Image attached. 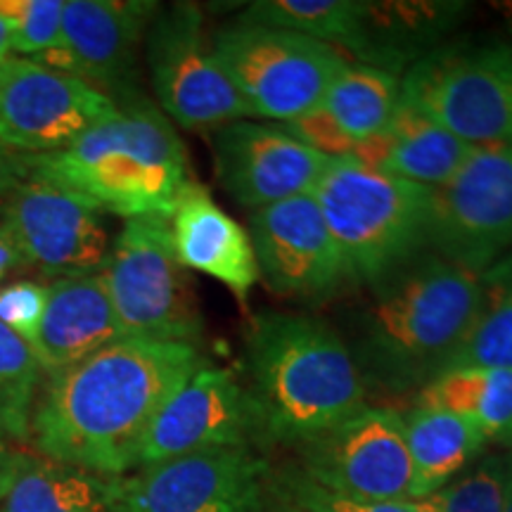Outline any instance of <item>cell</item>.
Here are the masks:
<instances>
[{
	"mask_svg": "<svg viewBox=\"0 0 512 512\" xmlns=\"http://www.w3.org/2000/svg\"><path fill=\"white\" fill-rule=\"evenodd\" d=\"M204 361L190 344L121 337L43 375L29 446L55 463L124 477L138 467L152 420Z\"/></svg>",
	"mask_w": 512,
	"mask_h": 512,
	"instance_id": "6da1fadb",
	"label": "cell"
},
{
	"mask_svg": "<svg viewBox=\"0 0 512 512\" xmlns=\"http://www.w3.org/2000/svg\"><path fill=\"white\" fill-rule=\"evenodd\" d=\"M347 347L368 389L420 392L444 373L484 299V273L465 271L430 249L368 285Z\"/></svg>",
	"mask_w": 512,
	"mask_h": 512,
	"instance_id": "7a4b0ae2",
	"label": "cell"
},
{
	"mask_svg": "<svg viewBox=\"0 0 512 512\" xmlns=\"http://www.w3.org/2000/svg\"><path fill=\"white\" fill-rule=\"evenodd\" d=\"M240 373L259 444L297 448L368 406L366 377L344 337L309 313L252 316Z\"/></svg>",
	"mask_w": 512,
	"mask_h": 512,
	"instance_id": "3957f363",
	"label": "cell"
},
{
	"mask_svg": "<svg viewBox=\"0 0 512 512\" xmlns=\"http://www.w3.org/2000/svg\"><path fill=\"white\" fill-rule=\"evenodd\" d=\"M27 174L74 192L102 214L171 219L188 174V152L174 124L147 95L119 105L64 150L17 155Z\"/></svg>",
	"mask_w": 512,
	"mask_h": 512,
	"instance_id": "277c9868",
	"label": "cell"
},
{
	"mask_svg": "<svg viewBox=\"0 0 512 512\" xmlns=\"http://www.w3.org/2000/svg\"><path fill=\"white\" fill-rule=\"evenodd\" d=\"M432 188L332 157L313 190L347 280L373 285L427 249Z\"/></svg>",
	"mask_w": 512,
	"mask_h": 512,
	"instance_id": "5b68a950",
	"label": "cell"
},
{
	"mask_svg": "<svg viewBox=\"0 0 512 512\" xmlns=\"http://www.w3.org/2000/svg\"><path fill=\"white\" fill-rule=\"evenodd\" d=\"M100 273L121 337L200 349L204 318L188 268L176 256L169 219H128Z\"/></svg>",
	"mask_w": 512,
	"mask_h": 512,
	"instance_id": "8992f818",
	"label": "cell"
},
{
	"mask_svg": "<svg viewBox=\"0 0 512 512\" xmlns=\"http://www.w3.org/2000/svg\"><path fill=\"white\" fill-rule=\"evenodd\" d=\"M209 41L252 119L287 124L316 110L347 64L328 43L240 17L216 29Z\"/></svg>",
	"mask_w": 512,
	"mask_h": 512,
	"instance_id": "52a82bcc",
	"label": "cell"
},
{
	"mask_svg": "<svg viewBox=\"0 0 512 512\" xmlns=\"http://www.w3.org/2000/svg\"><path fill=\"white\" fill-rule=\"evenodd\" d=\"M401 102L475 147L512 145V46H439L401 76Z\"/></svg>",
	"mask_w": 512,
	"mask_h": 512,
	"instance_id": "ba28073f",
	"label": "cell"
},
{
	"mask_svg": "<svg viewBox=\"0 0 512 512\" xmlns=\"http://www.w3.org/2000/svg\"><path fill=\"white\" fill-rule=\"evenodd\" d=\"M427 249L465 271L486 273L512 249V145L475 147L432 190Z\"/></svg>",
	"mask_w": 512,
	"mask_h": 512,
	"instance_id": "9c48e42d",
	"label": "cell"
},
{
	"mask_svg": "<svg viewBox=\"0 0 512 512\" xmlns=\"http://www.w3.org/2000/svg\"><path fill=\"white\" fill-rule=\"evenodd\" d=\"M145 62L159 110L188 131L247 119L245 102L216 60L195 3L159 8L145 36Z\"/></svg>",
	"mask_w": 512,
	"mask_h": 512,
	"instance_id": "30bf717a",
	"label": "cell"
},
{
	"mask_svg": "<svg viewBox=\"0 0 512 512\" xmlns=\"http://www.w3.org/2000/svg\"><path fill=\"white\" fill-rule=\"evenodd\" d=\"M0 230L24 268L53 280L100 273L112 247L102 211L22 166L0 200Z\"/></svg>",
	"mask_w": 512,
	"mask_h": 512,
	"instance_id": "8fae6325",
	"label": "cell"
},
{
	"mask_svg": "<svg viewBox=\"0 0 512 512\" xmlns=\"http://www.w3.org/2000/svg\"><path fill=\"white\" fill-rule=\"evenodd\" d=\"M114 512H266L268 463L252 446L209 448L112 479Z\"/></svg>",
	"mask_w": 512,
	"mask_h": 512,
	"instance_id": "7c38bea8",
	"label": "cell"
},
{
	"mask_svg": "<svg viewBox=\"0 0 512 512\" xmlns=\"http://www.w3.org/2000/svg\"><path fill=\"white\" fill-rule=\"evenodd\" d=\"M299 475L332 494L363 501H413V465L403 415L363 406L332 430L297 446Z\"/></svg>",
	"mask_w": 512,
	"mask_h": 512,
	"instance_id": "4fadbf2b",
	"label": "cell"
},
{
	"mask_svg": "<svg viewBox=\"0 0 512 512\" xmlns=\"http://www.w3.org/2000/svg\"><path fill=\"white\" fill-rule=\"evenodd\" d=\"M119 107L79 76L27 57L0 62V150L50 155L117 114Z\"/></svg>",
	"mask_w": 512,
	"mask_h": 512,
	"instance_id": "5bb4252c",
	"label": "cell"
},
{
	"mask_svg": "<svg viewBox=\"0 0 512 512\" xmlns=\"http://www.w3.org/2000/svg\"><path fill=\"white\" fill-rule=\"evenodd\" d=\"M162 5L155 0H67L60 48L43 67L79 76L114 105L140 95L138 55Z\"/></svg>",
	"mask_w": 512,
	"mask_h": 512,
	"instance_id": "9a60e30c",
	"label": "cell"
},
{
	"mask_svg": "<svg viewBox=\"0 0 512 512\" xmlns=\"http://www.w3.org/2000/svg\"><path fill=\"white\" fill-rule=\"evenodd\" d=\"M256 444L259 430L240 373L207 358L152 420L140 446L138 467L209 448Z\"/></svg>",
	"mask_w": 512,
	"mask_h": 512,
	"instance_id": "2e32d148",
	"label": "cell"
},
{
	"mask_svg": "<svg viewBox=\"0 0 512 512\" xmlns=\"http://www.w3.org/2000/svg\"><path fill=\"white\" fill-rule=\"evenodd\" d=\"M216 181L249 211L313 195L332 157L320 155L280 124L230 121L211 138Z\"/></svg>",
	"mask_w": 512,
	"mask_h": 512,
	"instance_id": "e0dca14e",
	"label": "cell"
},
{
	"mask_svg": "<svg viewBox=\"0 0 512 512\" xmlns=\"http://www.w3.org/2000/svg\"><path fill=\"white\" fill-rule=\"evenodd\" d=\"M259 275L283 297L320 299L347 283L342 256L313 195L249 211Z\"/></svg>",
	"mask_w": 512,
	"mask_h": 512,
	"instance_id": "ac0fdd59",
	"label": "cell"
},
{
	"mask_svg": "<svg viewBox=\"0 0 512 512\" xmlns=\"http://www.w3.org/2000/svg\"><path fill=\"white\" fill-rule=\"evenodd\" d=\"M169 223L178 261L190 271L219 280L247 306L249 292L261 278L247 230L192 178L178 195Z\"/></svg>",
	"mask_w": 512,
	"mask_h": 512,
	"instance_id": "d6986e66",
	"label": "cell"
},
{
	"mask_svg": "<svg viewBox=\"0 0 512 512\" xmlns=\"http://www.w3.org/2000/svg\"><path fill=\"white\" fill-rule=\"evenodd\" d=\"M117 339L121 330L102 273L50 280L46 311L31 347L43 375L74 366Z\"/></svg>",
	"mask_w": 512,
	"mask_h": 512,
	"instance_id": "ffe728a7",
	"label": "cell"
},
{
	"mask_svg": "<svg viewBox=\"0 0 512 512\" xmlns=\"http://www.w3.org/2000/svg\"><path fill=\"white\" fill-rule=\"evenodd\" d=\"M467 15L458 0H363L358 38L349 55L356 62L399 76L432 50Z\"/></svg>",
	"mask_w": 512,
	"mask_h": 512,
	"instance_id": "44dd1931",
	"label": "cell"
},
{
	"mask_svg": "<svg viewBox=\"0 0 512 512\" xmlns=\"http://www.w3.org/2000/svg\"><path fill=\"white\" fill-rule=\"evenodd\" d=\"M475 145L465 143L415 107L399 102L389 124L373 138L361 140L351 157L425 188H441L472 155Z\"/></svg>",
	"mask_w": 512,
	"mask_h": 512,
	"instance_id": "7402d4cb",
	"label": "cell"
},
{
	"mask_svg": "<svg viewBox=\"0 0 512 512\" xmlns=\"http://www.w3.org/2000/svg\"><path fill=\"white\" fill-rule=\"evenodd\" d=\"M403 427L413 465V501L444 489L489 444L477 425L441 408L413 406V411L403 415Z\"/></svg>",
	"mask_w": 512,
	"mask_h": 512,
	"instance_id": "603a6c76",
	"label": "cell"
},
{
	"mask_svg": "<svg viewBox=\"0 0 512 512\" xmlns=\"http://www.w3.org/2000/svg\"><path fill=\"white\" fill-rule=\"evenodd\" d=\"M112 479L22 451L0 512H114Z\"/></svg>",
	"mask_w": 512,
	"mask_h": 512,
	"instance_id": "cb8c5ba5",
	"label": "cell"
},
{
	"mask_svg": "<svg viewBox=\"0 0 512 512\" xmlns=\"http://www.w3.org/2000/svg\"><path fill=\"white\" fill-rule=\"evenodd\" d=\"M415 406L470 420L489 441L512 444V370L463 368L441 373L415 394Z\"/></svg>",
	"mask_w": 512,
	"mask_h": 512,
	"instance_id": "d4e9b609",
	"label": "cell"
},
{
	"mask_svg": "<svg viewBox=\"0 0 512 512\" xmlns=\"http://www.w3.org/2000/svg\"><path fill=\"white\" fill-rule=\"evenodd\" d=\"M399 102V76L370 67V64L347 60L320 107L358 145L389 124Z\"/></svg>",
	"mask_w": 512,
	"mask_h": 512,
	"instance_id": "484cf974",
	"label": "cell"
},
{
	"mask_svg": "<svg viewBox=\"0 0 512 512\" xmlns=\"http://www.w3.org/2000/svg\"><path fill=\"white\" fill-rule=\"evenodd\" d=\"M463 368L512 370V259L484 273V299L444 373ZM439 377V375H437Z\"/></svg>",
	"mask_w": 512,
	"mask_h": 512,
	"instance_id": "4316f807",
	"label": "cell"
},
{
	"mask_svg": "<svg viewBox=\"0 0 512 512\" xmlns=\"http://www.w3.org/2000/svg\"><path fill=\"white\" fill-rule=\"evenodd\" d=\"M363 0H256L240 19L264 27L297 31L351 53L361 29Z\"/></svg>",
	"mask_w": 512,
	"mask_h": 512,
	"instance_id": "83f0119b",
	"label": "cell"
},
{
	"mask_svg": "<svg viewBox=\"0 0 512 512\" xmlns=\"http://www.w3.org/2000/svg\"><path fill=\"white\" fill-rule=\"evenodd\" d=\"M43 370L24 339L0 323V432L17 444H29Z\"/></svg>",
	"mask_w": 512,
	"mask_h": 512,
	"instance_id": "f1b7e54d",
	"label": "cell"
},
{
	"mask_svg": "<svg viewBox=\"0 0 512 512\" xmlns=\"http://www.w3.org/2000/svg\"><path fill=\"white\" fill-rule=\"evenodd\" d=\"M510 482L512 458L486 456L422 501L432 512H503Z\"/></svg>",
	"mask_w": 512,
	"mask_h": 512,
	"instance_id": "f546056e",
	"label": "cell"
},
{
	"mask_svg": "<svg viewBox=\"0 0 512 512\" xmlns=\"http://www.w3.org/2000/svg\"><path fill=\"white\" fill-rule=\"evenodd\" d=\"M12 24V53L41 64L60 48L64 0H0Z\"/></svg>",
	"mask_w": 512,
	"mask_h": 512,
	"instance_id": "4dcf8cb0",
	"label": "cell"
},
{
	"mask_svg": "<svg viewBox=\"0 0 512 512\" xmlns=\"http://www.w3.org/2000/svg\"><path fill=\"white\" fill-rule=\"evenodd\" d=\"M275 496L311 512H432L427 501H363V498L332 494L299 472H287L285 477H280L275 482Z\"/></svg>",
	"mask_w": 512,
	"mask_h": 512,
	"instance_id": "1f68e13d",
	"label": "cell"
},
{
	"mask_svg": "<svg viewBox=\"0 0 512 512\" xmlns=\"http://www.w3.org/2000/svg\"><path fill=\"white\" fill-rule=\"evenodd\" d=\"M48 302V285L38 280H15L0 287V323L34 347Z\"/></svg>",
	"mask_w": 512,
	"mask_h": 512,
	"instance_id": "d6a6232c",
	"label": "cell"
},
{
	"mask_svg": "<svg viewBox=\"0 0 512 512\" xmlns=\"http://www.w3.org/2000/svg\"><path fill=\"white\" fill-rule=\"evenodd\" d=\"M290 136H294L299 143H304L311 150L320 152L325 157H349L356 150V143L347 133L335 124L323 107L302 114V117L280 124Z\"/></svg>",
	"mask_w": 512,
	"mask_h": 512,
	"instance_id": "836d02e7",
	"label": "cell"
},
{
	"mask_svg": "<svg viewBox=\"0 0 512 512\" xmlns=\"http://www.w3.org/2000/svg\"><path fill=\"white\" fill-rule=\"evenodd\" d=\"M19 458H22V451L12 448L10 439L0 432V498L8 494L12 479L17 475Z\"/></svg>",
	"mask_w": 512,
	"mask_h": 512,
	"instance_id": "e575fe53",
	"label": "cell"
},
{
	"mask_svg": "<svg viewBox=\"0 0 512 512\" xmlns=\"http://www.w3.org/2000/svg\"><path fill=\"white\" fill-rule=\"evenodd\" d=\"M22 261H19V256L15 249H12V245L8 242V238H5V233L0 230V283H3L5 278H10L12 273L22 271Z\"/></svg>",
	"mask_w": 512,
	"mask_h": 512,
	"instance_id": "d590c367",
	"label": "cell"
},
{
	"mask_svg": "<svg viewBox=\"0 0 512 512\" xmlns=\"http://www.w3.org/2000/svg\"><path fill=\"white\" fill-rule=\"evenodd\" d=\"M17 178H19L17 155L0 152V200H3V195L10 190V185L15 183Z\"/></svg>",
	"mask_w": 512,
	"mask_h": 512,
	"instance_id": "8d00e7d4",
	"label": "cell"
},
{
	"mask_svg": "<svg viewBox=\"0 0 512 512\" xmlns=\"http://www.w3.org/2000/svg\"><path fill=\"white\" fill-rule=\"evenodd\" d=\"M12 57V24L8 17L0 15V62Z\"/></svg>",
	"mask_w": 512,
	"mask_h": 512,
	"instance_id": "74e56055",
	"label": "cell"
},
{
	"mask_svg": "<svg viewBox=\"0 0 512 512\" xmlns=\"http://www.w3.org/2000/svg\"><path fill=\"white\" fill-rule=\"evenodd\" d=\"M266 512H268V508H266ZM273 512H311V510H304V508H299V505L285 501V498L275 496V508H273Z\"/></svg>",
	"mask_w": 512,
	"mask_h": 512,
	"instance_id": "f35d334b",
	"label": "cell"
},
{
	"mask_svg": "<svg viewBox=\"0 0 512 512\" xmlns=\"http://www.w3.org/2000/svg\"><path fill=\"white\" fill-rule=\"evenodd\" d=\"M503 512H512V482H510V489H508V498H505V510Z\"/></svg>",
	"mask_w": 512,
	"mask_h": 512,
	"instance_id": "ab89813d",
	"label": "cell"
},
{
	"mask_svg": "<svg viewBox=\"0 0 512 512\" xmlns=\"http://www.w3.org/2000/svg\"><path fill=\"white\" fill-rule=\"evenodd\" d=\"M510 259H512V254H510Z\"/></svg>",
	"mask_w": 512,
	"mask_h": 512,
	"instance_id": "60d3db41",
	"label": "cell"
},
{
	"mask_svg": "<svg viewBox=\"0 0 512 512\" xmlns=\"http://www.w3.org/2000/svg\"><path fill=\"white\" fill-rule=\"evenodd\" d=\"M0 152H3V150H0Z\"/></svg>",
	"mask_w": 512,
	"mask_h": 512,
	"instance_id": "b9f144b4",
	"label": "cell"
}]
</instances>
